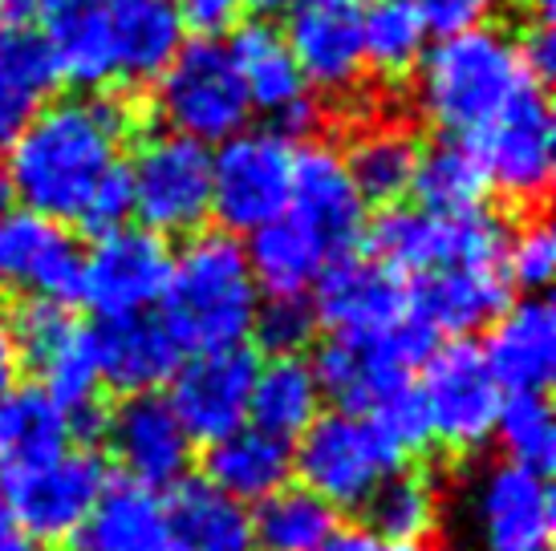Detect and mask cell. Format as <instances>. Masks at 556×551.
Here are the masks:
<instances>
[{
    "instance_id": "cell-35",
    "label": "cell",
    "mask_w": 556,
    "mask_h": 551,
    "mask_svg": "<svg viewBox=\"0 0 556 551\" xmlns=\"http://www.w3.org/2000/svg\"><path fill=\"white\" fill-rule=\"evenodd\" d=\"M418 151L422 146L410 134V126L370 123L350 138L341 158H345V170H350L354 187L362 191V200L399 207V200L410 195V183H415Z\"/></svg>"
},
{
    "instance_id": "cell-44",
    "label": "cell",
    "mask_w": 556,
    "mask_h": 551,
    "mask_svg": "<svg viewBox=\"0 0 556 551\" xmlns=\"http://www.w3.org/2000/svg\"><path fill=\"white\" fill-rule=\"evenodd\" d=\"M504 0H415L418 16L431 37H455V33L479 29L495 16Z\"/></svg>"
},
{
    "instance_id": "cell-18",
    "label": "cell",
    "mask_w": 556,
    "mask_h": 551,
    "mask_svg": "<svg viewBox=\"0 0 556 551\" xmlns=\"http://www.w3.org/2000/svg\"><path fill=\"white\" fill-rule=\"evenodd\" d=\"M0 289L70 305L81 292V247L65 223L37 212H0Z\"/></svg>"
},
{
    "instance_id": "cell-46",
    "label": "cell",
    "mask_w": 556,
    "mask_h": 551,
    "mask_svg": "<svg viewBox=\"0 0 556 551\" xmlns=\"http://www.w3.org/2000/svg\"><path fill=\"white\" fill-rule=\"evenodd\" d=\"M520 46V62H525V69L541 86H548V77H553L556 69V37H553V25H532V29H525V37L516 41Z\"/></svg>"
},
{
    "instance_id": "cell-29",
    "label": "cell",
    "mask_w": 556,
    "mask_h": 551,
    "mask_svg": "<svg viewBox=\"0 0 556 551\" xmlns=\"http://www.w3.org/2000/svg\"><path fill=\"white\" fill-rule=\"evenodd\" d=\"M78 438L74 418L37 385L13 389L0 401V483L29 475L65 454Z\"/></svg>"
},
{
    "instance_id": "cell-49",
    "label": "cell",
    "mask_w": 556,
    "mask_h": 551,
    "mask_svg": "<svg viewBox=\"0 0 556 551\" xmlns=\"http://www.w3.org/2000/svg\"><path fill=\"white\" fill-rule=\"evenodd\" d=\"M0 551H46L37 539L25 536V531L16 527L13 511L4 507V499H0Z\"/></svg>"
},
{
    "instance_id": "cell-32",
    "label": "cell",
    "mask_w": 556,
    "mask_h": 551,
    "mask_svg": "<svg viewBox=\"0 0 556 551\" xmlns=\"http://www.w3.org/2000/svg\"><path fill=\"white\" fill-rule=\"evenodd\" d=\"M321 382L305 357H268L256 366L252 401H248V426L277 434L285 443L301 438L321 413Z\"/></svg>"
},
{
    "instance_id": "cell-23",
    "label": "cell",
    "mask_w": 556,
    "mask_h": 551,
    "mask_svg": "<svg viewBox=\"0 0 556 551\" xmlns=\"http://www.w3.org/2000/svg\"><path fill=\"white\" fill-rule=\"evenodd\" d=\"M479 353L504 394H544L556 373V308L544 296L508 305L488 324Z\"/></svg>"
},
{
    "instance_id": "cell-26",
    "label": "cell",
    "mask_w": 556,
    "mask_h": 551,
    "mask_svg": "<svg viewBox=\"0 0 556 551\" xmlns=\"http://www.w3.org/2000/svg\"><path fill=\"white\" fill-rule=\"evenodd\" d=\"M163 551H256L252 511L207 478H179L163 499Z\"/></svg>"
},
{
    "instance_id": "cell-42",
    "label": "cell",
    "mask_w": 556,
    "mask_h": 551,
    "mask_svg": "<svg viewBox=\"0 0 556 551\" xmlns=\"http://www.w3.org/2000/svg\"><path fill=\"white\" fill-rule=\"evenodd\" d=\"M252 333L268 357H305L317 337V312L309 296H264Z\"/></svg>"
},
{
    "instance_id": "cell-25",
    "label": "cell",
    "mask_w": 556,
    "mask_h": 551,
    "mask_svg": "<svg viewBox=\"0 0 556 551\" xmlns=\"http://www.w3.org/2000/svg\"><path fill=\"white\" fill-rule=\"evenodd\" d=\"M98 345V369L102 385L118 394H159L175 377V369L184 361L179 341L167 333V324L139 312V317H114L93 329Z\"/></svg>"
},
{
    "instance_id": "cell-12",
    "label": "cell",
    "mask_w": 556,
    "mask_h": 551,
    "mask_svg": "<svg viewBox=\"0 0 556 551\" xmlns=\"http://www.w3.org/2000/svg\"><path fill=\"white\" fill-rule=\"evenodd\" d=\"M374 260L387 264L402 280L434 272L443 264L471 256H500L504 228L488 212L476 215H431L422 207H387L378 223L366 228Z\"/></svg>"
},
{
    "instance_id": "cell-7",
    "label": "cell",
    "mask_w": 556,
    "mask_h": 551,
    "mask_svg": "<svg viewBox=\"0 0 556 551\" xmlns=\"http://www.w3.org/2000/svg\"><path fill=\"white\" fill-rule=\"evenodd\" d=\"M21 361L37 373V389L49 394L70 418L74 430H98V398H102V369L90 324L74 321L70 305L29 300L13 317Z\"/></svg>"
},
{
    "instance_id": "cell-34",
    "label": "cell",
    "mask_w": 556,
    "mask_h": 551,
    "mask_svg": "<svg viewBox=\"0 0 556 551\" xmlns=\"http://www.w3.org/2000/svg\"><path fill=\"white\" fill-rule=\"evenodd\" d=\"M58 69L33 29L0 25V151L49 106Z\"/></svg>"
},
{
    "instance_id": "cell-27",
    "label": "cell",
    "mask_w": 556,
    "mask_h": 551,
    "mask_svg": "<svg viewBox=\"0 0 556 551\" xmlns=\"http://www.w3.org/2000/svg\"><path fill=\"white\" fill-rule=\"evenodd\" d=\"M203 478L224 495H232L236 503H261L273 490L293 483V443L256 426H240L207 443Z\"/></svg>"
},
{
    "instance_id": "cell-40",
    "label": "cell",
    "mask_w": 556,
    "mask_h": 551,
    "mask_svg": "<svg viewBox=\"0 0 556 551\" xmlns=\"http://www.w3.org/2000/svg\"><path fill=\"white\" fill-rule=\"evenodd\" d=\"M492 438L504 450V462L548 475L556 462V418L544 394H504L495 413Z\"/></svg>"
},
{
    "instance_id": "cell-20",
    "label": "cell",
    "mask_w": 556,
    "mask_h": 551,
    "mask_svg": "<svg viewBox=\"0 0 556 551\" xmlns=\"http://www.w3.org/2000/svg\"><path fill=\"white\" fill-rule=\"evenodd\" d=\"M285 41L309 90L350 98L366 81L362 9L354 0H301L289 9Z\"/></svg>"
},
{
    "instance_id": "cell-10",
    "label": "cell",
    "mask_w": 556,
    "mask_h": 551,
    "mask_svg": "<svg viewBox=\"0 0 556 551\" xmlns=\"http://www.w3.org/2000/svg\"><path fill=\"white\" fill-rule=\"evenodd\" d=\"M293 142L273 126H244L212 151V215L224 231H252L289 212Z\"/></svg>"
},
{
    "instance_id": "cell-48",
    "label": "cell",
    "mask_w": 556,
    "mask_h": 551,
    "mask_svg": "<svg viewBox=\"0 0 556 551\" xmlns=\"http://www.w3.org/2000/svg\"><path fill=\"white\" fill-rule=\"evenodd\" d=\"M317 551H406L399 543H387L382 536H374L370 527H345V531H333Z\"/></svg>"
},
{
    "instance_id": "cell-19",
    "label": "cell",
    "mask_w": 556,
    "mask_h": 551,
    "mask_svg": "<svg viewBox=\"0 0 556 551\" xmlns=\"http://www.w3.org/2000/svg\"><path fill=\"white\" fill-rule=\"evenodd\" d=\"M471 520L483 551H553V487L536 471L495 462L476 478Z\"/></svg>"
},
{
    "instance_id": "cell-41",
    "label": "cell",
    "mask_w": 556,
    "mask_h": 551,
    "mask_svg": "<svg viewBox=\"0 0 556 551\" xmlns=\"http://www.w3.org/2000/svg\"><path fill=\"white\" fill-rule=\"evenodd\" d=\"M500 268L508 289H520L525 296H541L556 276V235L544 215H525L511 231H504Z\"/></svg>"
},
{
    "instance_id": "cell-17",
    "label": "cell",
    "mask_w": 556,
    "mask_h": 551,
    "mask_svg": "<svg viewBox=\"0 0 556 551\" xmlns=\"http://www.w3.org/2000/svg\"><path fill=\"white\" fill-rule=\"evenodd\" d=\"M289 215L321 240L329 260L354 256L366 240V200L354 187L345 158L329 142H296L293 151V191Z\"/></svg>"
},
{
    "instance_id": "cell-36",
    "label": "cell",
    "mask_w": 556,
    "mask_h": 551,
    "mask_svg": "<svg viewBox=\"0 0 556 551\" xmlns=\"http://www.w3.org/2000/svg\"><path fill=\"white\" fill-rule=\"evenodd\" d=\"M86 548L163 551V495L135 478H110L86 520Z\"/></svg>"
},
{
    "instance_id": "cell-31",
    "label": "cell",
    "mask_w": 556,
    "mask_h": 551,
    "mask_svg": "<svg viewBox=\"0 0 556 551\" xmlns=\"http://www.w3.org/2000/svg\"><path fill=\"white\" fill-rule=\"evenodd\" d=\"M244 256L261 296H309L321 272L333 264L321 240L289 212L252 231Z\"/></svg>"
},
{
    "instance_id": "cell-8",
    "label": "cell",
    "mask_w": 556,
    "mask_h": 551,
    "mask_svg": "<svg viewBox=\"0 0 556 551\" xmlns=\"http://www.w3.org/2000/svg\"><path fill=\"white\" fill-rule=\"evenodd\" d=\"M130 203L139 228L170 235H195L212 215V146L184 134H151L126 158Z\"/></svg>"
},
{
    "instance_id": "cell-54",
    "label": "cell",
    "mask_w": 556,
    "mask_h": 551,
    "mask_svg": "<svg viewBox=\"0 0 556 551\" xmlns=\"http://www.w3.org/2000/svg\"><path fill=\"white\" fill-rule=\"evenodd\" d=\"M354 4H357V9H362V4H374V0H354Z\"/></svg>"
},
{
    "instance_id": "cell-52",
    "label": "cell",
    "mask_w": 556,
    "mask_h": 551,
    "mask_svg": "<svg viewBox=\"0 0 556 551\" xmlns=\"http://www.w3.org/2000/svg\"><path fill=\"white\" fill-rule=\"evenodd\" d=\"M244 4H256V9H264V13H280V9L289 13V9H296L301 0H244Z\"/></svg>"
},
{
    "instance_id": "cell-50",
    "label": "cell",
    "mask_w": 556,
    "mask_h": 551,
    "mask_svg": "<svg viewBox=\"0 0 556 551\" xmlns=\"http://www.w3.org/2000/svg\"><path fill=\"white\" fill-rule=\"evenodd\" d=\"M37 21V0H0V25L4 29H29Z\"/></svg>"
},
{
    "instance_id": "cell-55",
    "label": "cell",
    "mask_w": 556,
    "mask_h": 551,
    "mask_svg": "<svg viewBox=\"0 0 556 551\" xmlns=\"http://www.w3.org/2000/svg\"><path fill=\"white\" fill-rule=\"evenodd\" d=\"M74 551H93V548H86V543H81V548H74Z\"/></svg>"
},
{
    "instance_id": "cell-28",
    "label": "cell",
    "mask_w": 556,
    "mask_h": 551,
    "mask_svg": "<svg viewBox=\"0 0 556 551\" xmlns=\"http://www.w3.org/2000/svg\"><path fill=\"white\" fill-rule=\"evenodd\" d=\"M110 21L114 77L155 81L184 46V21L175 0H102Z\"/></svg>"
},
{
    "instance_id": "cell-21",
    "label": "cell",
    "mask_w": 556,
    "mask_h": 551,
    "mask_svg": "<svg viewBox=\"0 0 556 551\" xmlns=\"http://www.w3.org/2000/svg\"><path fill=\"white\" fill-rule=\"evenodd\" d=\"M106 446L126 478L155 490L187 478L195 454V443L187 438L184 422L175 418L163 394H130L118 401L106 418Z\"/></svg>"
},
{
    "instance_id": "cell-3",
    "label": "cell",
    "mask_w": 556,
    "mask_h": 551,
    "mask_svg": "<svg viewBox=\"0 0 556 551\" xmlns=\"http://www.w3.org/2000/svg\"><path fill=\"white\" fill-rule=\"evenodd\" d=\"M261 300L244 244L228 231H195L184 252L170 256L159 321L179 341V349H224L244 345Z\"/></svg>"
},
{
    "instance_id": "cell-53",
    "label": "cell",
    "mask_w": 556,
    "mask_h": 551,
    "mask_svg": "<svg viewBox=\"0 0 556 551\" xmlns=\"http://www.w3.org/2000/svg\"><path fill=\"white\" fill-rule=\"evenodd\" d=\"M0 212H9V187L0 183Z\"/></svg>"
},
{
    "instance_id": "cell-16",
    "label": "cell",
    "mask_w": 556,
    "mask_h": 551,
    "mask_svg": "<svg viewBox=\"0 0 556 551\" xmlns=\"http://www.w3.org/2000/svg\"><path fill=\"white\" fill-rule=\"evenodd\" d=\"M256 366L261 361L248 345L203 349L179 361L175 377L167 382V406L184 422L191 443H216L224 434L248 426Z\"/></svg>"
},
{
    "instance_id": "cell-45",
    "label": "cell",
    "mask_w": 556,
    "mask_h": 551,
    "mask_svg": "<svg viewBox=\"0 0 556 551\" xmlns=\"http://www.w3.org/2000/svg\"><path fill=\"white\" fill-rule=\"evenodd\" d=\"M175 9H179L184 29H191L195 37H212V41H216L219 33L236 29L244 0H175Z\"/></svg>"
},
{
    "instance_id": "cell-13",
    "label": "cell",
    "mask_w": 556,
    "mask_h": 551,
    "mask_svg": "<svg viewBox=\"0 0 556 551\" xmlns=\"http://www.w3.org/2000/svg\"><path fill=\"white\" fill-rule=\"evenodd\" d=\"M106 483L110 475L102 454H93L86 446H70L65 454L29 475L0 483L4 487L0 499L13 511L16 527L46 548V543H70L86 531V520Z\"/></svg>"
},
{
    "instance_id": "cell-39",
    "label": "cell",
    "mask_w": 556,
    "mask_h": 551,
    "mask_svg": "<svg viewBox=\"0 0 556 551\" xmlns=\"http://www.w3.org/2000/svg\"><path fill=\"white\" fill-rule=\"evenodd\" d=\"M427 25L418 16L415 0H374L362 13V53L366 69L378 77L415 74L418 57L427 53Z\"/></svg>"
},
{
    "instance_id": "cell-1",
    "label": "cell",
    "mask_w": 556,
    "mask_h": 551,
    "mask_svg": "<svg viewBox=\"0 0 556 551\" xmlns=\"http://www.w3.org/2000/svg\"><path fill=\"white\" fill-rule=\"evenodd\" d=\"M135 130V106L123 93H78L49 102L21 134L4 146L0 183L58 223H78L86 203L126 163L123 142Z\"/></svg>"
},
{
    "instance_id": "cell-24",
    "label": "cell",
    "mask_w": 556,
    "mask_h": 551,
    "mask_svg": "<svg viewBox=\"0 0 556 551\" xmlns=\"http://www.w3.org/2000/svg\"><path fill=\"white\" fill-rule=\"evenodd\" d=\"M37 37L46 46L58 81L74 90H102L114 81L110 53V21L102 0H37Z\"/></svg>"
},
{
    "instance_id": "cell-22",
    "label": "cell",
    "mask_w": 556,
    "mask_h": 551,
    "mask_svg": "<svg viewBox=\"0 0 556 551\" xmlns=\"http://www.w3.org/2000/svg\"><path fill=\"white\" fill-rule=\"evenodd\" d=\"M410 296H415L418 317L431 324L434 333H455L467 337L488 324L511 305L508 280L500 268V256H471V260L443 264L434 272L406 280Z\"/></svg>"
},
{
    "instance_id": "cell-11",
    "label": "cell",
    "mask_w": 556,
    "mask_h": 551,
    "mask_svg": "<svg viewBox=\"0 0 556 551\" xmlns=\"http://www.w3.org/2000/svg\"><path fill=\"white\" fill-rule=\"evenodd\" d=\"M467 146L488 175V191L511 207L544 203L556 163V118L544 86H525L476 138H467Z\"/></svg>"
},
{
    "instance_id": "cell-33",
    "label": "cell",
    "mask_w": 556,
    "mask_h": 551,
    "mask_svg": "<svg viewBox=\"0 0 556 551\" xmlns=\"http://www.w3.org/2000/svg\"><path fill=\"white\" fill-rule=\"evenodd\" d=\"M362 511H366V527L374 536L415 551L427 539H434L439 523H443V483L431 471L399 466L394 475L378 483Z\"/></svg>"
},
{
    "instance_id": "cell-15",
    "label": "cell",
    "mask_w": 556,
    "mask_h": 551,
    "mask_svg": "<svg viewBox=\"0 0 556 551\" xmlns=\"http://www.w3.org/2000/svg\"><path fill=\"white\" fill-rule=\"evenodd\" d=\"M317 329H329L338 341H374L415 317L410 284L374 256H341L313 284Z\"/></svg>"
},
{
    "instance_id": "cell-9",
    "label": "cell",
    "mask_w": 556,
    "mask_h": 551,
    "mask_svg": "<svg viewBox=\"0 0 556 551\" xmlns=\"http://www.w3.org/2000/svg\"><path fill=\"white\" fill-rule=\"evenodd\" d=\"M415 398L427 422V438L471 454L483 443H492L504 389L492 377L483 353L467 341H455V345H434L431 357L418 366Z\"/></svg>"
},
{
    "instance_id": "cell-47",
    "label": "cell",
    "mask_w": 556,
    "mask_h": 551,
    "mask_svg": "<svg viewBox=\"0 0 556 551\" xmlns=\"http://www.w3.org/2000/svg\"><path fill=\"white\" fill-rule=\"evenodd\" d=\"M21 345H16V333H13V317L0 308V401L9 398L13 389H21Z\"/></svg>"
},
{
    "instance_id": "cell-38",
    "label": "cell",
    "mask_w": 556,
    "mask_h": 551,
    "mask_svg": "<svg viewBox=\"0 0 556 551\" xmlns=\"http://www.w3.org/2000/svg\"><path fill=\"white\" fill-rule=\"evenodd\" d=\"M338 531V511L301 483L273 490L252 511L256 551H317Z\"/></svg>"
},
{
    "instance_id": "cell-14",
    "label": "cell",
    "mask_w": 556,
    "mask_h": 551,
    "mask_svg": "<svg viewBox=\"0 0 556 551\" xmlns=\"http://www.w3.org/2000/svg\"><path fill=\"white\" fill-rule=\"evenodd\" d=\"M170 247L163 235L147 228H114L93 235V247L81 252V292L78 300L98 312V321L139 317L159 305L167 289Z\"/></svg>"
},
{
    "instance_id": "cell-2",
    "label": "cell",
    "mask_w": 556,
    "mask_h": 551,
    "mask_svg": "<svg viewBox=\"0 0 556 551\" xmlns=\"http://www.w3.org/2000/svg\"><path fill=\"white\" fill-rule=\"evenodd\" d=\"M536 77L520 62L516 37L479 29L439 37L415 65L418 114L443 130V138H476ZM541 86V81H536Z\"/></svg>"
},
{
    "instance_id": "cell-43",
    "label": "cell",
    "mask_w": 556,
    "mask_h": 551,
    "mask_svg": "<svg viewBox=\"0 0 556 551\" xmlns=\"http://www.w3.org/2000/svg\"><path fill=\"white\" fill-rule=\"evenodd\" d=\"M135 219V203H130V175L126 163L118 170H110L106 183L98 187L86 203V212L78 215V228L93 231V235H106L114 228H126Z\"/></svg>"
},
{
    "instance_id": "cell-37",
    "label": "cell",
    "mask_w": 556,
    "mask_h": 551,
    "mask_svg": "<svg viewBox=\"0 0 556 551\" xmlns=\"http://www.w3.org/2000/svg\"><path fill=\"white\" fill-rule=\"evenodd\" d=\"M410 195L431 215H476L488 200V175L464 138H443L418 151Z\"/></svg>"
},
{
    "instance_id": "cell-5",
    "label": "cell",
    "mask_w": 556,
    "mask_h": 551,
    "mask_svg": "<svg viewBox=\"0 0 556 551\" xmlns=\"http://www.w3.org/2000/svg\"><path fill=\"white\" fill-rule=\"evenodd\" d=\"M434 345H439V333L418 317L415 308V317L387 337H329L313 357V373L321 382V394H329L341 410L378 418V413H387L390 406H399L402 398L415 394V373L431 357Z\"/></svg>"
},
{
    "instance_id": "cell-51",
    "label": "cell",
    "mask_w": 556,
    "mask_h": 551,
    "mask_svg": "<svg viewBox=\"0 0 556 551\" xmlns=\"http://www.w3.org/2000/svg\"><path fill=\"white\" fill-rule=\"evenodd\" d=\"M525 13L532 16V25H553L556 0H525Z\"/></svg>"
},
{
    "instance_id": "cell-4",
    "label": "cell",
    "mask_w": 556,
    "mask_h": 551,
    "mask_svg": "<svg viewBox=\"0 0 556 551\" xmlns=\"http://www.w3.org/2000/svg\"><path fill=\"white\" fill-rule=\"evenodd\" d=\"M402 462L406 450L374 418L354 410L317 413L293 446V475L333 511H362Z\"/></svg>"
},
{
    "instance_id": "cell-6",
    "label": "cell",
    "mask_w": 556,
    "mask_h": 551,
    "mask_svg": "<svg viewBox=\"0 0 556 551\" xmlns=\"http://www.w3.org/2000/svg\"><path fill=\"white\" fill-rule=\"evenodd\" d=\"M155 114L170 134H184L203 146H219L224 138L248 126V102L228 46L212 37L184 41L167 69L155 77Z\"/></svg>"
},
{
    "instance_id": "cell-30",
    "label": "cell",
    "mask_w": 556,
    "mask_h": 551,
    "mask_svg": "<svg viewBox=\"0 0 556 551\" xmlns=\"http://www.w3.org/2000/svg\"><path fill=\"white\" fill-rule=\"evenodd\" d=\"M228 57H232L236 74H240V86H244L252 110H264V114L280 118L296 102L313 98L293 62V49L285 41V29L268 25V21L240 25L232 33V41H228Z\"/></svg>"
}]
</instances>
